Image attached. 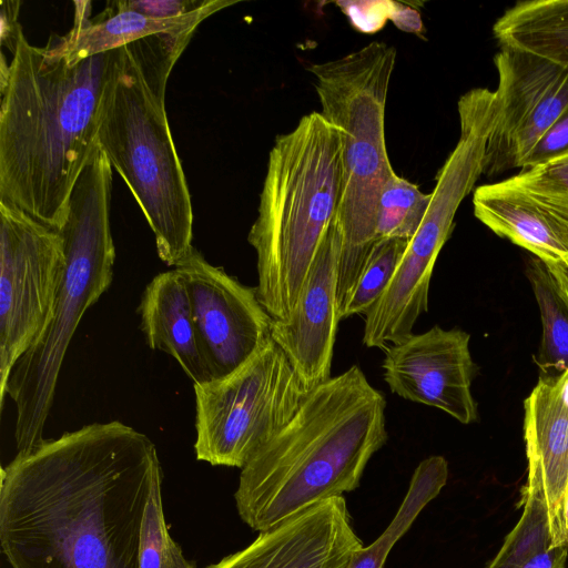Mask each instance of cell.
Listing matches in <instances>:
<instances>
[{
  "mask_svg": "<svg viewBox=\"0 0 568 568\" xmlns=\"http://www.w3.org/2000/svg\"><path fill=\"white\" fill-rule=\"evenodd\" d=\"M432 199L408 180L393 174L384 185L377 212V240L410 241L418 231Z\"/></svg>",
  "mask_w": 568,
  "mask_h": 568,
  "instance_id": "cell-23",
  "label": "cell"
},
{
  "mask_svg": "<svg viewBox=\"0 0 568 568\" xmlns=\"http://www.w3.org/2000/svg\"><path fill=\"white\" fill-rule=\"evenodd\" d=\"M153 442L119 420L44 440L1 469L0 545L11 568H139Z\"/></svg>",
  "mask_w": 568,
  "mask_h": 568,
  "instance_id": "cell-1",
  "label": "cell"
},
{
  "mask_svg": "<svg viewBox=\"0 0 568 568\" xmlns=\"http://www.w3.org/2000/svg\"><path fill=\"white\" fill-rule=\"evenodd\" d=\"M395 61L394 47L373 41L338 59L308 67L321 113L341 135L338 311L378 241V203L384 185L395 174L385 139L386 100Z\"/></svg>",
  "mask_w": 568,
  "mask_h": 568,
  "instance_id": "cell-7",
  "label": "cell"
},
{
  "mask_svg": "<svg viewBox=\"0 0 568 568\" xmlns=\"http://www.w3.org/2000/svg\"><path fill=\"white\" fill-rule=\"evenodd\" d=\"M194 32L154 34L122 47L98 131V145L153 231L159 257L174 267L194 247L193 209L171 135L165 92Z\"/></svg>",
  "mask_w": 568,
  "mask_h": 568,
  "instance_id": "cell-4",
  "label": "cell"
},
{
  "mask_svg": "<svg viewBox=\"0 0 568 568\" xmlns=\"http://www.w3.org/2000/svg\"><path fill=\"white\" fill-rule=\"evenodd\" d=\"M341 234L326 235L306 275L298 300L284 321L273 320L271 338L283 351L307 392L331 378L339 322L337 303Z\"/></svg>",
  "mask_w": 568,
  "mask_h": 568,
  "instance_id": "cell-13",
  "label": "cell"
},
{
  "mask_svg": "<svg viewBox=\"0 0 568 568\" xmlns=\"http://www.w3.org/2000/svg\"><path fill=\"white\" fill-rule=\"evenodd\" d=\"M475 216L535 257L568 268V248L559 223L511 178L484 184L473 195Z\"/></svg>",
  "mask_w": 568,
  "mask_h": 568,
  "instance_id": "cell-16",
  "label": "cell"
},
{
  "mask_svg": "<svg viewBox=\"0 0 568 568\" xmlns=\"http://www.w3.org/2000/svg\"><path fill=\"white\" fill-rule=\"evenodd\" d=\"M526 275L542 326L535 362L542 375L557 376L568 369V268L531 256L526 263Z\"/></svg>",
  "mask_w": 568,
  "mask_h": 568,
  "instance_id": "cell-20",
  "label": "cell"
},
{
  "mask_svg": "<svg viewBox=\"0 0 568 568\" xmlns=\"http://www.w3.org/2000/svg\"><path fill=\"white\" fill-rule=\"evenodd\" d=\"M568 557V545L551 547L520 568H565Z\"/></svg>",
  "mask_w": 568,
  "mask_h": 568,
  "instance_id": "cell-29",
  "label": "cell"
},
{
  "mask_svg": "<svg viewBox=\"0 0 568 568\" xmlns=\"http://www.w3.org/2000/svg\"><path fill=\"white\" fill-rule=\"evenodd\" d=\"M342 194L338 129L321 112L303 115L268 153L257 217V297L273 320L293 311L315 255L337 223Z\"/></svg>",
  "mask_w": 568,
  "mask_h": 568,
  "instance_id": "cell-5",
  "label": "cell"
},
{
  "mask_svg": "<svg viewBox=\"0 0 568 568\" xmlns=\"http://www.w3.org/2000/svg\"><path fill=\"white\" fill-rule=\"evenodd\" d=\"M549 163L568 181V155Z\"/></svg>",
  "mask_w": 568,
  "mask_h": 568,
  "instance_id": "cell-30",
  "label": "cell"
},
{
  "mask_svg": "<svg viewBox=\"0 0 568 568\" xmlns=\"http://www.w3.org/2000/svg\"><path fill=\"white\" fill-rule=\"evenodd\" d=\"M139 568H196L174 541L165 523L162 504V470L152 484L142 520Z\"/></svg>",
  "mask_w": 568,
  "mask_h": 568,
  "instance_id": "cell-25",
  "label": "cell"
},
{
  "mask_svg": "<svg viewBox=\"0 0 568 568\" xmlns=\"http://www.w3.org/2000/svg\"><path fill=\"white\" fill-rule=\"evenodd\" d=\"M559 379L561 382L564 393H565L566 397L568 398V369L559 375Z\"/></svg>",
  "mask_w": 568,
  "mask_h": 568,
  "instance_id": "cell-32",
  "label": "cell"
},
{
  "mask_svg": "<svg viewBox=\"0 0 568 568\" xmlns=\"http://www.w3.org/2000/svg\"><path fill=\"white\" fill-rule=\"evenodd\" d=\"M138 313L150 348L171 355L193 385L212 379L199 347L186 285L175 268L145 286Z\"/></svg>",
  "mask_w": 568,
  "mask_h": 568,
  "instance_id": "cell-17",
  "label": "cell"
},
{
  "mask_svg": "<svg viewBox=\"0 0 568 568\" xmlns=\"http://www.w3.org/2000/svg\"><path fill=\"white\" fill-rule=\"evenodd\" d=\"M568 155V109L538 140L523 163L521 170L547 164Z\"/></svg>",
  "mask_w": 568,
  "mask_h": 568,
  "instance_id": "cell-26",
  "label": "cell"
},
{
  "mask_svg": "<svg viewBox=\"0 0 568 568\" xmlns=\"http://www.w3.org/2000/svg\"><path fill=\"white\" fill-rule=\"evenodd\" d=\"M447 479L448 463L443 456L435 455L422 460L388 527L369 546L358 548L352 555L347 568H383L393 546L409 529L424 507L440 493Z\"/></svg>",
  "mask_w": 568,
  "mask_h": 568,
  "instance_id": "cell-21",
  "label": "cell"
},
{
  "mask_svg": "<svg viewBox=\"0 0 568 568\" xmlns=\"http://www.w3.org/2000/svg\"><path fill=\"white\" fill-rule=\"evenodd\" d=\"M564 523H565V527H566V530L568 534V486H567V490L565 494V500H564Z\"/></svg>",
  "mask_w": 568,
  "mask_h": 568,
  "instance_id": "cell-31",
  "label": "cell"
},
{
  "mask_svg": "<svg viewBox=\"0 0 568 568\" xmlns=\"http://www.w3.org/2000/svg\"><path fill=\"white\" fill-rule=\"evenodd\" d=\"M499 47L526 51L568 70V0L518 1L494 23Z\"/></svg>",
  "mask_w": 568,
  "mask_h": 568,
  "instance_id": "cell-19",
  "label": "cell"
},
{
  "mask_svg": "<svg viewBox=\"0 0 568 568\" xmlns=\"http://www.w3.org/2000/svg\"><path fill=\"white\" fill-rule=\"evenodd\" d=\"M174 268L185 282L199 347L211 377L227 376L271 338L273 318L256 288L210 264L195 247Z\"/></svg>",
  "mask_w": 568,
  "mask_h": 568,
  "instance_id": "cell-11",
  "label": "cell"
},
{
  "mask_svg": "<svg viewBox=\"0 0 568 568\" xmlns=\"http://www.w3.org/2000/svg\"><path fill=\"white\" fill-rule=\"evenodd\" d=\"M121 60L119 48L71 63L21 33L0 81V201L55 231L63 226Z\"/></svg>",
  "mask_w": 568,
  "mask_h": 568,
  "instance_id": "cell-2",
  "label": "cell"
},
{
  "mask_svg": "<svg viewBox=\"0 0 568 568\" xmlns=\"http://www.w3.org/2000/svg\"><path fill=\"white\" fill-rule=\"evenodd\" d=\"M386 399L353 365L307 394L290 423L241 469V519L261 532L358 487L387 442Z\"/></svg>",
  "mask_w": 568,
  "mask_h": 568,
  "instance_id": "cell-3",
  "label": "cell"
},
{
  "mask_svg": "<svg viewBox=\"0 0 568 568\" xmlns=\"http://www.w3.org/2000/svg\"><path fill=\"white\" fill-rule=\"evenodd\" d=\"M470 335L435 325L385 349L382 364L390 392L404 399L436 407L462 424L477 419L471 383L477 367Z\"/></svg>",
  "mask_w": 568,
  "mask_h": 568,
  "instance_id": "cell-12",
  "label": "cell"
},
{
  "mask_svg": "<svg viewBox=\"0 0 568 568\" xmlns=\"http://www.w3.org/2000/svg\"><path fill=\"white\" fill-rule=\"evenodd\" d=\"M211 0H118L128 10L159 19H170L197 11Z\"/></svg>",
  "mask_w": 568,
  "mask_h": 568,
  "instance_id": "cell-27",
  "label": "cell"
},
{
  "mask_svg": "<svg viewBox=\"0 0 568 568\" xmlns=\"http://www.w3.org/2000/svg\"><path fill=\"white\" fill-rule=\"evenodd\" d=\"M20 1H6L0 2L1 6V31L0 39L1 45L7 47L11 54L16 52L18 41L23 32L19 23Z\"/></svg>",
  "mask_w": 568,
  "mask_h": 568,
  "instance_id": "cell-28",
  "label": "cell"
},
{
  "mask_svg": "<svg viewBox=\"0 0 568 568\" xmlns=\"http://www.w3.org/2000/svg\"><path fill=\"white\" fill-rule=\"evenodd\" d=\"M111 186L112 166L98 145L73 187L68 217L58 230L65 264L52 317L8 378L6 395L16 407L17 455L29 454L45 440L43 432L68 347L84 313L112 282Z\"/></svg>",
  "mask_w": 568,
  "mask_h": 568,
  "instance_id": "cell-6",
  "label": "cell"
},
{
  "mask_svg": "<svg viewBox=\"0 0 568 568\" xmlns=\"http://www.w3.org/2000/svg\"><path fill=\"white\" fill-rule=\"evenodd\" d=\"M363 546L342 496L261 531L247 547L206 568H347Z\"/></svg>",
  "mask_w": 568,
  "mask_h": 568,
  "instance_id": "cell-14",
  "label": "cell"
},
{
  "mask_svg": "<svg viewBox=\"0 0 568 568\" xmlns=\"http://www.w3.org/2000/svg\"><path fill=\"white\" fill-rule=\"evenodd\" d=\"M528 468L542 479L549 509L552 547L568 545L564 500L568 486V398L559 375H541L525 400Z\"/></svg>",
  "mask_w": 568,
  "mask_h": 568,
  "instance_id": "cell-15",
  "label": "cell"
},
{
  "mask_svg": "<svg viewBox=\"0 0 568 568\" xmlns=\"http://www.w3.org/2000/svg\"><path fill=\"white\" fill-rule=\"evenodd\" d=\"M65 264L61 234L0 201V402L16 363L48 326Z\"/></svg>",
  "mask_w": 568,
  "mask_h": 568,
  "instance_id": "cell-9",
  "label": "cell"
},
{
  "mask_svg": "<svg viewBox=\"0 0 568 568\" xmlns=\"http://www.w3.org/2000/svg\"><path fill=\"white\" fill-rule=\"evenodd\" d=\"M402 239L378 240L363 267V271L338 311L339 318L366 314L378 301L390 283L395 271L408 246Z\"/></svg>",
  "mask_w": 568,
  "mask_h": 568,
  "instance_id": "cell-24",
  "label": "cell"
},
{
  "mask_svg": "<svg viewBox=\"0 0 568 568\" xmlns=\"http://www.w3.org/2000/svg\"><path fill=\"white\" fill-rule=\"evenodd\" d=\"M193 388L196 459L241 469L310 393L272 338L233 373Z\"/></svg>",
  "mask_w": 568,
  "mask_h": 568,
  "instance_id": "cell-8",
  "label": "cell"
},
{
  "mask_svg": "<svg viewBox=\"0 0 568 568\" xmlns=\"http://www.w3.org/2000/svg\"><path fill=\"white\" fill-rule=\"evenodd\" d=\"M235 3L237 1L211 0L207 6L192 13L159 19L128 10L112 1L109 3L112 8H105L95 20L75 22L65 36H52L47 44L63 54L69 62L77 63L150 36L196 30L211 14Z\"/></svg>",
  "mask_w": 568,
  "mask_h": 568,
  "instance_id": "cell-18",
  "label": "cell"
},
{
  "mask_svg": "<svg viewBox=\"0 0 568 568\" xmlns=\"http://www.w3.org/2000/svg\"><path fill=\"white\" fill-rule=\"evenodd\" d=\"M497 115L486 146L483 175L493 178L523 163L538 140L568 109V70L536 54L500 47Z\"/></svg>",
  "mask_w": 568,
  "mask_h": 568,
  "instance_id": "cell-10",
  "label": "cell"
},
{
  "mask_svg": "<svg viewBox=\"0 0 568 568\" xmlns=\"http://www.w3.org/2000/svg\"><path fill=\"white\" fill-rule=\"evenodd\" d=\"M552 547L548 504L540 474L528 468L523 514L486 568H520Z\"/></svg>",
  "mask_w": 568,
  "mask_h": 568,
  "instance_id": "cell-22",
  "label": "cell"
}]
</instances>
